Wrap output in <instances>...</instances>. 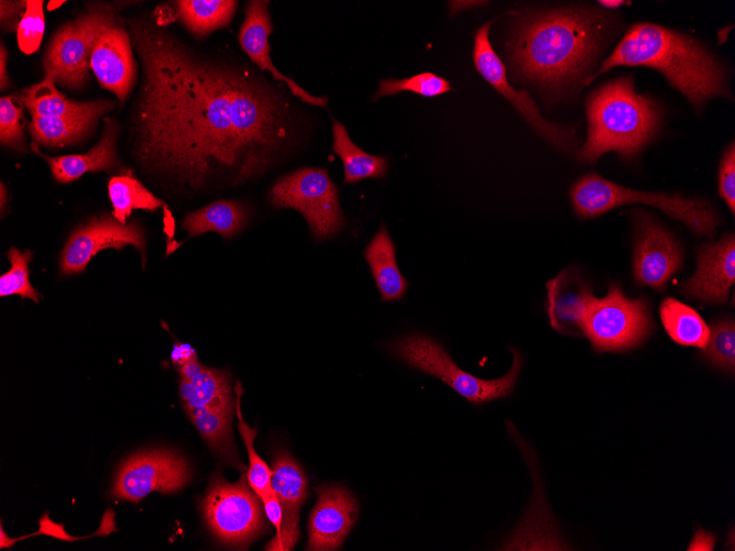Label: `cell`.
<instances>
[{"label": "cell", "instance_id": "obj_40", "mask_svg": "<svg viewBox=\"0 0 735 551\" xmlns=\"http://www.w3.org/2000/svg\"><path fill=\"white\" fill-rule=\"evenodd\" d=\"M259 498L263 503V507L268 520L272 522V525L276 528V531L278 532L281 530L283 522V508L278 498L276 497L273 489L262 495Z\"/></svg>", "mask_w": 735, "mask_h": 551}, {"label": "cell", "instance_id": "obj_31", "mask_svg": "<svg viewBox=\"0 0 735 551\" xmlns=\"http://www.w3.org/2000/svg\"><path fill=\"white\" fill-rule=\"evenodd\" d=\"M108 194L113 207L112 214L123 224H127L134 209L153 211L164 207V202L145 188L131 172L113 176L108 184Z\"/></svg>", "mask_w": 735, "mask_h": 551}, {"label": "cell", "instance_id": "obj_44", "mask_svg": "<svg viewBox=\"0 0 735 551\" xmlns=\"http://www.w3.org/2000/svg\"><path fill=\"white\" fill-rule=\"evenodd\" d=\"M62 3H64V1H50L48 5H47V9L48 10H54V9L58 8L59 5H62Z\"/></svg>", "mask_w": 735, "mask_h": 551}, {"label": "cell", "instance_id": "obj_14", "mask_svg": "<svg viewBox=\"0 0 735 551\" xmlns=\"http://www.w3.org/2000/svg\"><path fill=\"white\" fill-rule=\"evenodd\" d=\"M133 245L145 258L144 231L136 222L123 224L113 214L91 217L69 235L59 256V274H78L86 269L90 260L101 250H121Z\"/></svg>", "mask_w": 735, "mask_h": 551}, {"label": "cell", "instance_id": "obj_13", "mask_svg": "<svg viewBox=\"0 0 735 551\" xmlns=\"http://www.w3.org/2000/svg\"><path fill=\"white\" fill-rule=\"evenodd\" d=\"M492 23L483 24L474 36L473 59L476 70L546 141L561 151L572 150L577 142L573 130L546 120L528 92L515 89L508 81L505 65L490 41Z\"/></svg>", "mask_w": 735, "mask_h": 551}, {"label": "cell", "instance_id": "obj_3", "mask_svg": "<svg viewBox=\"0 0 735 551\" xmlns=\"http://www.w3.org/2000/svg\"><path fill=\"white\" fill-rule=\"evenodd\" d=\"M617 66L658 70L698 110L731 93L722 65L700 41L655 23L633 24L593 78Z\"/></svg>", "mask_w": 735, "mask_h": 551}, {"label": "cell", "instance_id": "obj_32", "mask_svg": "<svg viewBox=\"0 0 735 551\" xmlns=\"http://www.w3.org/2000/svg\"><path fill=\"white\" fill-rule=\"evenodd\" d=\"M703 356L715 367L734 374L735 372V323L732 318L712 323L710 338L703 349Z\"/></svg>", "mask_w": 735, "mask_h": 551}, {"label": "cell", "instance_id": "obj_26", "mask_svg": "<svg viewBox=\"0 0 735 551\" xmlns=\"http://www.w3.org/2000/svg\"><path fill=\"white\" fill-rule=\"evenodd\" d=\"M248 216V210L241 202L217 200L188 213L182 221V228L189 236L213 231L229 239L243 230Z\"/></svg>", "mask_w": 735, "mask_h": 551}, {"label": "cell", "instance_id": "obj_24", "mask_svg": "<svg viewBox=\"0 0 735 551\" xmlns=\"http://www.w3.org/2000/svg\"><path fill=\"white\" fill-rule=\"evenodd\" d=\"M375 285L384 301L401 299L408 283L401 273L395 256V245L385 224L372 238L364 251Z\"/></svg>", "mask_w": 735, "mask_h": 551}, {"label": "cell", "instance_id": "obj_41", "mask_svg": "<svg viewBox=\"0 0 735 551\" xmlns=\"http://www.w3.org/2000/svg\"><path fill=\"white\" fill-rule=\"evenodd\" d=\"M171 356L176 368L190 361L198 360L194 348L185 343H175Z\"/></svg>", "mask_w": 735, "mask_h": 551}, {"label": "cell", "instance_id": "obj_5", "mask_svg": "<svg viewBox=\"0 0 735 551\" xmlns=\"http://www.w3.org/2000/svg\"><path fill=\"white\" fill-rule=\"evenodd\" d=\"M573 209L581 219L599 217L614 208L645 203L684 223L694 234L713 238L721 218L709 202L679 194L647 192L612 183L594 173L579 178L570 188Z\"/></svg>", "mask_w": 735, "mask_h": 551}, {"label": "cell", "instance_id": "obj_30", "mask_svg": "<svg viewBox=\"0 0 735 551\" xmlns=\"http://www.w3.org/2000/svg\"><path fill=\"white\" fill-rule=\"evenodd\" d=\"M175 3L180 21L197 36L228 25L238 5L232 0H180Z\"/></svg>", "mask_w": 735, "mask_h": 551}, {"label": "cell", "instance_id": "obj_28", "mask_svg": "<svg viewBox=\"0 0 735 551\" xmlns=\"http://www.w3.org/2000/svg\"><path fill=\"white\" fill-rule=\"evenodd\" d=\"M659 313L666 332L676 343L702 350L706 346L710 328L693 308L668 297L662 300Z\"/></svg>", "mask_w": 735, "mask_h": 551}, {"label": "cell", "instance_id": "obj_6", "mask_svg": "<svg viewBox=\"0 0 735 551\" xmlns=\"http://www.w3.org/2000/svg\"><path fill=\"white\" fill-rule=\"evenodd\" d=\"M388 349L407 365L442 381L475 406L511 395L524 363L522 354L509 348L513 353L511 370L500 378L483 379L461 370L440 343L423 333L403 335Z\"/></svg>", "mask_w": 735, "mask_h": 551}, {"label": "cell", "instance_id": "obj_16", "mask_svg": "<svg viewBox=\"0 0 735 551\" xmlns=\"http://www.w3.org/2000/svg\"><path fill=\"white\" fill-rule=\"evenodd\" d=\"M308 525L307 549L331 551L339 549L352 526L359 508L355 497L343 486H321Z\"/></svg>", "mask_w": 735, "mask_h": 551}, {"label": "cell", "instance_id": "obj_2", "mask_svg": "<svg viewBox=\"0 0 735 551\" xmlns=\"http://www.w3.org/2000/svg\"><path fill=\"white\" fill-rule=\"evenodd\" d=\"M602 11L566 8L524 15L509 42L516 74L552 93L589 75L611 31Z\"/></svg>", "mask_w": 735, "mask_h": 551}, {"label": "cell", "instance_id": "obj_23", "mask_svg": "<svg viewBox=\"0 0 735 551\" xmlns=\"http://www.w3.org/2000/svg\"><path fill=\"white\" fill-rule=\"evenodd\" d=\"M55 82L53 77L45 75L41 82L22 91L20 95L21 100L32 117L102 115L114 106L112 101L107 99L88 102L69 100L56 89Z\"/></svg>", "mask_w": 735, "mask_h": 551}, {"label": "cell", "instance_id": "obj_1", "mask_svg": "<svg viewBox=\"0 0 735 551\" xmlns=\"http://www.w3.org/2000/svg\"><path fill=\"white\" fill-rule=\"evenodd\" d=\"M143 79L133 121L140 162L193 190L263 175L293 144L289 102L266 79L191 52L152 23H130Z\"/></svg>", "mask_w": 735, "mask_h": 551}, {"label": "cell", "instance_id": "obj_37", "mask_svg": "<svg viewBox=\"0 0 735 551\" xmlns=\"http://www.w3.org/2000/svg\"><path fill=\"white\" fill-rule=\"evenodd\" d=\"M45 29L43 1L28 0L25 12L17 27L20 49L24 54H33L41 45Z\"/></svg>", "mask_w": 735, "mask_h": 551}, {"label": "cell", "instance_id": "obj_20", "mask_svg": "<svg viewBox=\"0 0 735 551\" xmlns=\"http://www.w3.org/2000/svg\"><path fill=\"white\" fill-rule=\"evenodd\" d=\"M271 33L272 22L268 12V1H250L246 5L244 22L239 33V42L242 49L260 69L271 73L274 79L285 82L295 97L312 106L327 107L328 100L326 97H316L308 93L297 82L284 76L275 67L270 55L271 46L268 44V36Z\"/></svg>", "mask_w": 735, "mask_h": 551}, {"label": "cell", "instance_id": "obj_33", "mask_svg": "<svg viewBox=\"0 0 735 551\" xmlns=\"http://www.w3.org/2000/svg\"><path fill=\"white\" fill-rule=\"evenodd\" d=\"M451 90L450 82L430 71L419 73L403 79H385L379 84L374 100L393 96L403 91H409L423 97H437Z\"/></svg>", "mask_w": 735, "mask_h": 551}, {"label": "cell", "instance_id": "obj_7", "mask_svg": "<svg viewBox=\"0 0 735 551\" xmlns=\"http://www.w3.org/2000/svg\"><path fill=\"white\" fill-rule=\"evenodd\" d=\"M268 199L273 207L301 213L317 242L334 236L345 223L338 188L325 168L303 167L285 174L271 187Z\"/></svg>", "mask_w": 735, "mask_h": 551}, {"label": "cell", "instance_id": "obj_11", "mask_svg": "<svg viewBox=\"0 0 735 551\" xmlns=\"http://www.w3.org/2000/svg\"><path fill=\"white\" fill-rule=\"evenodd\" d=\"M193 475L188 461L171 450L136 453L120 466L111 495L122 500L139 503L157 491L172 494L182 489Z\"/></svg>", "mask_w": 735, "mask_h": 551}, {"label": "cell", "instance_id": "obj_27", "mask_svg": "<svg viewBox=\"0 0 735 551\" xmlns=\"http://www.w3.org/2000/svg\"><path fill=\"white\" fill-rule=\"evenodd\" d=\"M332 151L343 163L345 184H354L366 178H384L388 161L383 155H371L352 142L347 128L332 119Z\"/></svg>", "mask_w": 735, "mask_h": 551}, {"label": "cell", "instance_id": "obj_43", "mask_svg": "<svg viewBox=\"0 0 735 551\" xmlns=\"http://www.w3.org/2000/svg\"><path fill=\"white\" fill-rule=\"evenodd\" d=\"M597 3L606 9H617L622 7L625 2L622 0H603V1H597Z\"/></svg>", "mask_w": 735, "mask_h": 551}, {"label": "cell", "instance_id": "obj_38", "mask_svg": "<svg viewBox=\"0 0 735 551\" xmlns=\"http://www.w3.org/2000/svg\"><path fill=\"white\" fill-rule=\"evenodd\" d=\"M717 192L732 214L735 213V145L732 142L723 153L718 166Z\"/></svg>", "mask_w": 735, "mask_h": 551}, {"label": "cell", "instance_id": "obj_36", "mask_svg": "<svg viewBox=\"0 0 735 551\" xmlns=\"http://www.w3.org/2000/svg\"><path fill=\"white\" fill-rule=\"evenodd\" d=\"M21 97L13 93L0 99V142L3 146L26 152L23 132V106Z\"/></svg>", "mask_w": 735, "mask_h": 551}, {"label": "cell", "instance_id": "obj_25", "mask_svg": "<svg viewBox=\"0 0 735 551\" xmlns=\"http://www.w3.org/2000/svg\"><path fill=\"white\" fill-rule=\"evenodd\" d=\"M185 411L216 454L237 469L245 470L238 456L231 431L233 408L201 407L185 409Z\"/></svg>", "mask_w": 735, "mask_h": 551}, {"label": "cell", "instance_id": "obj_12", "mask_svg": "<svg viewBox=\"0 0 735 551\" xmlns=\"http://www.w3.org/2000/svg\"><path fill=\"white\" fill-rule=\"evenodd\" d=\"M632 219L634 282L663 293L668 280L682 268V249L674 235L647 211L635 209Z\"/></svg>", "mask_w": 735, "mask_h": 551}, {"label": "cell", "instance_id": "obj_42", "mask_svg": "<svg viewBox=\"0 0 735 551\" xmlns=\"http://www.w3.org/2000/svg\"><path fill=\"white\" fill-rule=\"evenodd\" d=\"M0 64H1V70H0V74H1V75H0V86H1V90H4L6 88H9V87H10V80H9L8 74H7V71H6V67H7V51H6V48L3 47V45H1V48H0Z\"/></svg>", "mask_w": 735, "mask_h": 551}, {"label": "cell", "instance_id": "obj_17", "mask_svg": "<svg viewBox=\"0 0 735 551\" xmlns=\"http://www.w3.org/2000/svg\"><path fill=\"white\" fill-rule=\"evenodd\" d=\"M271 487L283 508L281 530L265 550H290L298 540V510L307 497L308 481L298 463L285 451L275 454Z\"/></svg>", "mask_w": 735, "mask_h": 551}, {"label": "cell", "instance_id": "obj_4", "mask_svg": "<svg viewBox=\"0 0 735 551\" xmlns=\"http://www.w3.org/2000/svg\"><path fill=\"white\" fill-rule=\"evenodd\" d=\"M585 111L586 140L577 152V159L588 164H595L608 152L634 161L654 140L662 118L651 97L636 92L632 75L593 90L586 98Z\"/></svg>", "mask_w": 735, "mask_h": 551}, {"label": "cell", "instance_id": "obj_22", "mask_svg": "<svg viewBox=\"0 0 735 551\" xmlns=\"http://www.w3.org/2000/svg\"><path fill=\"white\" fill-rule=\"evenodd\" d=\"M116 125L107 120L99 142L86 154L50 157L43 155L32 143V148L50 165L52 175L59 183H70L88 172L110 170L118 164L116 156Z\"/></svg>", "mask_w": 735, "mask_h": 551}, {"label": "cell", "instance_id": "obj_19", "mask_svg": "<svg viewBox=\"0 0 735 551\" xmlns=\"http://www.w3.org/2000/svg\"><path fill=\"white\" fill-rule=\"evenodd\" d=\"M547 313L550 326L561 332H582V326L594 295L575 267L561 271L546 284Z\"/></svg>", "mask_w": 735, "mask_h": 551}, {"label": "cell", "instance_id": "obj_35", "mask_svg": "<svg viewBox=\"0 0 735 551\" xmlns=\"http://www.w3.org/2000/svg\"><path fill=\"white\" fill-rule=\"evenodd\" d=\"M237 416H238V428L240 434L243 439V442L248 450L249 456V467L245 474L249 486L252 491L261 497L262 495L272 491L271 487V476L272 470L266 465V463L257 455L254 449V439L256 436V429L250 428L244 421L240 410V394L237 396Z\"/></svg>", "mask_w": 735, "mask_h": 551}, {"label": "cell", "instance_id": "obj_21", "mask_svg": "<svg viewBox=\"0 0 735 551\" xmlns=\"http://www.w3.org/2000/svg\"><path fill=\"white\" fill-rule=\"evenodd\" d=\"M179 396L184 409L201 407L234 408L231 394V376L226 370L211 368L198 360L180 367Z\"/></svg>", "mask_w": 735, "mask_h": 551}, {"label": "cell", "instance_id": "obj_15", "mask_svg": "<svg viewBox=\"0 0 735 551\" xmlns=\"http://www.w3.org/2000/svg\"><path fill=\"white\" fill-rule=\"evenodd\" d=\"M735 284V238L724 234L717 242L701 245L696 253V271L679 290L685 297L705 304L722 305Z\"/></svg>", "mask_w": 735, "mask_h": 551}, {"label": "cell", "instance_id": "obj_29", "mask_svg": "<svg viewBox=\"0 0 735 551\" xmlns=\"http://www.w3.org/2000/svg\"><path fill=\"white\" fill-rule=\"evenodd\" d=\"M99 114L83 117H32L29 131L35 144L63 147L83 140L97 124Z\"/></svg>", "mask_w": 735, "mask_h": 551}, {"label": "cell", "instance_id": "obj_18", "mask_svg": "<svg viewBox=\"0 0 735 551\" xmlns=\"http://www.w3.org/2000/svg\"><path fill=\"white\" fill-rule=\"evenodd\" d=\"M90 68L101 87L116 93L121 102L127 99L134 82L135 64L124 29L114 24L101 34L91 54Z\"/></svg>", "mask_w": 735, "mask_h": 551}, {"label": "cell", "instance_id": "obj_9", "mask_svg": "<svg viewBox=\"0 0 735 551\" xmlns=\"http://www.w3.org/2000/svg\"><path fill=\"white\" fill-rule=\"evenodd\" d=\"M114 24L113 8L97 4L63 25L45 54L46 75L66 87H83L89 76L90 58L97 41Z\"/></svg>", "mask_w": 735, "mask_h": 551}, {"label": "cell", "instance_id": "obj_39", "mask_svg": "<svg viewBox=\"0 0 735 551\" xmlns=\"http://www.w3.org/2000/svg\"><path fill=\"white\" fill-rule=\"evenodd\" d=\"M26 8V1H1L0 16L1 24L11 31L18 27Z\"/></svg>", "mask_w": 735, "mask_h": 551}, {"label": "cell", "instance_id": "obj_34", "mask_svg": "<svg viewBox=\"0 0 735 551\" xmlns=\"http://www.w3.org/2000/svg\"><path fill=\"white\" fill-rule=\"evenodd\" d=\"M11 268L0 276V296L19 295L23 299L30 298L39 302V291L33 288L29 279V263L33 257L31 251L21 252L11 247L7 252Z\"/></svg>", "mask_w": 735, "mask_h": 551}, {"label": "cell", "instance_id": "obj_8", "mask_svg": "<svg viewBox=\"0 0 735 551\" xmlns=\"http://www.w3.org/2000/svg\"><path fill=\"white\" fill-rule=\"evenodd\" d=\"M652 329L648 300L629 299L618 283H612L605 297L592 299L582 334L596 352H623L641 345Z\"/></svg>", "mask_w": 735, "mask_h": 551}, {"label": "cell", "instance_id": "obj_10", "mask_svg": "<svg viewBox=\"0 0 735 551\" xmlns=\"http://www.w3.org/2000/svg\"><path fill=\"white\" fill-rule=\"evenodd\" d=\"M257 495L245 476L237 483L212 477L200 507L212 535L222 543L243 548L264 529V517Z\"/></svg>", "mask_w": 735, "mask_h": 551}]
</instances>
